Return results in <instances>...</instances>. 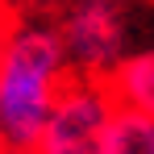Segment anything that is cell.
I'll return each instance as SVG.
<instances>
[{
	"instance_id": "cell-6",
	"label": "cell",
	"mask_w": 154,
	"mask_h": 154,
	"mask_svg": "<svg viewBox=\"0 0 154 154\" xmlns=\"http://www.w3.org/2000/svg\"><path fill=\"white\" fill-rule=\"evenodd\" d=\"M17 17H21V13H17L13 4H4V0H0V58H4V50H8V38H13Z\"/></svg>"
},
{
	"instance_id": "cell-5",
	"label": "cell",
	"mask_w": 154,
	"mask_h": 154,
	"mask_svg": "<svg viewBox=\"0 0 154 154\" xmlns=\"http://www.w3.org/2000/svg\"><path fill=\"white\" fill-rule=\"evenodd\" d=\"M104 154H154V117L117 108L112 112V125H108Z\"/></svg>"
},
{
	"instance_id": "cell-8",
	"label": "cell",
	"mask_w": 154,
	"mask_h": 154,
	"mask_svg": "<svg viewBox=\"0 0 154 154\" xmlns=\"http://www.w3.org/2000/svg\"><path fill=\"white\" fill-rule=\"evenodd\" d=\"M4 4H13V0H4Z\"/></svg>"
},
{
	"instance_id": "cell-1",
	"label": "cell",
	"mask_w": 154,
	"mask_h": 154,
	"mask_svg": "<svg viewBox=\"0 0 154 154\" xmlns=\"http://www.w3.org/2000/svg\"><path fill=\"white\" fill-rule=\"evenodd\" d=\"M75 75L58 25L46 17H17L8 50L0 58V129L4 146L25 154L50 117L63 83Z\"/></svg>"
},
{
	"instance_id": "cell-7",
	"label": "cell",
	"mask_w": 154,
	"mask_h": 154,
	"mask_svg": "<svg viewBox=\"0 0 154 154\" xmlns=\"http://www.w3.org/2000/svg\"><path fill=\"white\" fill-rule=\"evenodd\" d=\"M0 154H8V146H4V129H0Z\"/></svg>"
},
{
	"instance_id": "cell-3",
	"label": "cell",
	"mask_w": 154,
	"mask_h": 154,
	"mask_svg": "<svg viewBox=\"0 0 154 154\" xmlns=\"http://www.w3.org/2000/svg\"><path fill=\"white\" fill-rule=\"evenodd\" d=\"M54 25H58L63 50H67V63L75 75L104 79L129 42L121 0H71Z\"/></svg>"
},
{
	"instance_id": "cell-4",
	"label": "cell",
	"mask_w": 154,
	"mask_h": 154,
	"mask_svg": "<svg viewBox=\"0 0 154 154\" xmlns=\"http://www.w3.org/2000/svg\"><path fill=\"white\" fill-rule=\"evenodd\" d=\"M104 88L117 108L154 117V46L125 50L112 63V71L104 75Z\"/></svg>"
},
{
	"instance_id": "cell-2",
	"label": "cell",
	"mask_w": 154,
	"mask_h": 154,
	"mask_svg": "<svg viewBox=\"0 0 154 154\" xmlns=\"http://www.w3.org/2000/svg\"><path fill=\"white\" fill-rule=\"evenodd\" d=\"M112 112H117V104L108 96L104 79L71 75L63 83L38 142L25 154H104Z\"/></svg>"
}]
</instances>
